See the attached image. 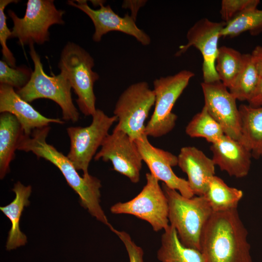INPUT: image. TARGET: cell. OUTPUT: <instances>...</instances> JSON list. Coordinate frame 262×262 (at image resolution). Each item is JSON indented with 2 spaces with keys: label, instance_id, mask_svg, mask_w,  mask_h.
<instances>
[{
  "label": "cell",
  "instance_id": "6da1fadb",
  "mask_svg": "<svg viewBox=\"0 0 262 262\" xmlns=\"http://www.w3.org/2000/svg\"><path fill=\"white\" fill-rule=\"evenodd\" d=\"M49 130L48 126L34 130L30 136L23 134L17 150L32 152L37 158H43L56 166L68 184L79 195L81 205L98 221L110 228L112 225L100 205V180L89 174L80 176L67 156L47 142Z\"/></svg>",
  "mask_w": 262,
  "mask_h": 262
},
{
  "label": "cell",
  "instance_id": "7a4b0ae2",
  "mask_svg": "<svg viewBox=\"0 0 262 262\" xmlns=\"http://www.w3.org/2000/svg\"><path fill=\"white\" fill-rule=\"evenodd\" d=\"M247 234L237 208L213 212L200 238L206 262H253Z\"/></svg>",
  "mask_w": 262,
  "mask_h": 262
},
{
  "label": "cell",
  "instance_id": "277c9868",
  "mask_svg": "<svg viewBox=\"0 0 262 262\" xmlns=\"http://www.w3.org/2000/svg\"><path fill=\"white\" fill-rule=\"evenodd\" d=\"M33 45H29V53L34 64V70L28 83L16 92L29 103L39 98L52 100L61 107L63 119L77 121L79 113L72 101L69 81L62 72L55 76H49L45 72Z\"/></svg>",
  "mask_w": 262,
  "mask_h": 262
},
{
  "label": "cell",
  "instance_id": "2e32d148",
  "mask_svg": "<svg viewBox=\"0 0 262 262\" xmlns=\"http://www.w3.org/2000/svg\"><path fill=\"white\" fill-rule=\"evenodd\" d=\"M0 112L13 115L20 123L26 136L36 129L49 126L50 123L63 124L59 118H48L23 99L11 86L0 84Z\"/></svg>",
  "mask_w": 262,
  "mask_h": 262
},
{
  "label": "cell",
  "instance_id": "1f68e13d",
  "mask_svg": "<svg viewBox=\"0 0 262 262\" xmlns=\"http://www.w3.org/2000/svg\"><path fill=\"white\" fill-rule=\"evenodd\" d=\"M147 0H124L122 7L124 8L130 9L131 11V16L136 20L137 15L139 9L144 6Z\"/></svg>",
  "mask_w": 262,
  "mask_h": 262
},
{
  "label": "cell",
  "instance_id": "30bf717a",
  "mask_svg": "<svg viewBox=\"0 0 262 262\" xmlns=\"http://www.w3.org/2000/svg\"><path fill=\"white\" fill-rule=\"evenodd\" d=\"M92 121L86 127H70L67 132L70 147L67 157L77 170H82L83 175L89 174L88 167L98 148L101 146L113 124L117 121L114 115L109 116L97 109L92 116Z\"/></svg>",
  "mask_w": 262,
  "mask_h": 262
},
{
  "label": "cell",
  "instance_id": "836d02e7",
  "mask_svg": "<svg viewBox=\"0 0 262 262\" xmlns=\"http://www.w3.org/2000/svg\"><path fill=\"white\" fill-rule=\"evenodd\" d=\"M250 54L258 72L262 78V46H256Z\"/></svg>",
  "mask_w": 262,
  "mask_h": 262
},
{
  "label": "cell",
  "instance_id": "603a6c76",
  "mask_svg": "<svg viewBox=\"0 0 262 262\" xmlns=\"http://www.w3.org/2000/svg\"><path fill=\"white\" fill-rule=\"evenodd\" d=\"M204 196L213 212H224L237 209L243 193L241 190L229 186L222 179L214 175Z\"/></svg>",
  "mask_w": 262,
  "mask_h": 262
},
{
  "label": "cell",
  "instance_id": "3957f363",
  "mask_svg": "<svg viewBox=\"0 0 262 262\" xmlns=\"http://www.w3.org/2000/svg\"><path fill=\"white\" fill-rule=\"evenodd\" d=\"M162 188L167 199L168 220L176 229L181 243L200 251L203 229L213 210L205 197H185L163 183Z\"/></svg>",
  "mask_w": 262,
  "mask_h": 262
},
{
  "label": "cell",
  "instance_id": "9c48e42d",
  "mask_svg": "<svg viewBox=\"0 0 262 262\" xmlns=\"http://www.w3.org/2000/svg\"><path fill=\"white\" fill-rule=\"evenodd\" d=\"M146 183L132 199L113 205L110 211L114 214H129L147 221L153 230L159 231L169 225L167 199L159 180L150 172L146 174Z\"/></svg>",
  "mask_w": 262,
  "mask_h": 262
},
{
  "label": "cell",
  "instance_id": "8fae6325",
  "mask_svg": "<svg viewBox=\"0 0 262 262\" xmlns=\"http://www.w3.org/2000/svg\"><path fill=\"white\" fill-rule=\"evenodd\" d=\"M226 25L223 21H213L204 17L196 21L188 31L187 42L181 45L175 55L179 57L190 47H194L201 53L203 58L202 73L204 82L212 83L220 80L215 70V61L219 48L220 33Z\"/></svg>",
  "mask_w": 262,
  "mask_h": 262
},
{
  "label": "cell",
  "instance_id": "8992f818",
  "mask_svg": "<svg viewBox=\"0 0 262 262\" xmlns=\"http://www.w3.org/2000/svg\"><path fill=\"white\" fill-rule=\"evenodd\" d=\"M194 76L192 71L183 70L153 81L155 100L153 113L145 126L147 137H161L173 129L178 117L172 109Z\"/></svg>",
  "mask_w": 262,
  "mask_h": 262
},
{
  "label": "cell",
  "instance_id": "9a60e30c",
  "mask_svg": "<svg viewBox=\"0 0 262 262\" xmlns=\"http://www.w3.org/2000/svg\"><path fill=\"white\" fill-rule=\"evenodd\" d=\"M150 173L168 187L177 190L183 196L191 198L195 195L188 182L178 177L172 167L178 165V157L171 152L153 146L144 133L134 141Z\"/></svg>",
  "mask_w": 262,
  "mask_h": 262
},
{
  "label": "cell",
  "instance_id": "d6a6232c",
  "mask_svg": "<svg viewBox=\"0 0 262 262\" xmlns=\"http://www.w3.org/2000/svg\"><path fill=\"white\" fill-rule=\"evenodd\" d=\"M248 105L254 107H262V78L255 90L253 95L247 101Z\"/></svg>",
  "mask_w": 262,
  "mask_h": 262
},
{
  "label": "cell",
  "instance_id": "ba28073f",
  "mask_svg": "<svg viewBox=\"0 0 262 262\" xmlns=\"http://www.w3.org/2000/svg\"><path fill=\"white\" fill-rule=\"evenodd\" d=\"M155 96L146 82L133 83L120 95L114 114L118 123L115 129L125 132L135 141L144 133L145 122L154 105Z\"/></svg>",
  "mask_w": 262,
  "mask_h": 262
},
{
  "label": "cell",
  "instance_id": "52a82bcc",
  "mask_svg": "<svg viewBox=\"0 0 262 262\" xmlns=\"http://www.w3.org/2000/svg\"><path fill=\"white\" fill-rule=\"evenodd\" d=\"M24 16L20 18L12 10L8 16L13 22L11 38L24 45H42L49 39V27L54 24L64 25L65 11L57 9L53 0H28Z\"/></svg>",
  "mask_w": 262,
  "mask_h": 262
},
{
  "label": "cell",
  "instance_id": "7c38bea8",
  "mask_svg": "<svg viewBox=\"0 0 262 262\" xmlns=\"http://www.w3.org/2000/svg\"><path fill=\"white\" fill-rule=\"evenodd\" d=\"M94 159L110 161L115 171L136 183L140 180L142 158L137 145L125 132L114 129L105 138Z\"/></svg>",
  "mask_w": 262,
  "mask_h": 262
},
{
  "label": "cell",
  "instance_id": "f1b7e54d",
  "mask_svg": "<svg viewBox=\"0 0 262 262\" xmlns=\"http://www.w3.org/2000/svg\"><path fill=\"white\" fill-rule=\"evenodd\" d=\"M18 1L16 0H0V43L1 46V52L4 61L12 67H16V59L6 44L7 39L11 37L12 32L7 27V17L4 10L10 3H17Z\"/></svg>",
  "mask_w": 262,
  "mask_h": 262
},
{
  "label": "cell",
  "instance_id": "d4e9b609",
  "mask_svg": "<svg viewBox=\"0 0 262 262\" xmlns=\"http://www.w3.org/2000/svg\"><path fill=\"white\" fill-rule=\"evenodd\" d=\"M261 78L251 54H243L241 70L229 90L236 100L248 101L256 90Z\"/></svg>",
  "mask_w": 262,
  "mask_h": 262
},
{
  "label": "cell",
  "instance_id": "7402d4cb",
  "mask_svg": "<svg viewBox=\"0 0 262 262\" xmlns=\"http://www.w3.org/2000/svg\"><path fill=\"white\" fill-rule=\"evenodd\" d=\"M161 243L157 252L161 262H206L200 251L181 243L176 229L170 225L164 229Z\"/></svg>",
  "mask_w": 262,
  "mask_h": 262
},
{
  "label": "cell",
  "instance_id": "4316f807",
  "mask_svg": "<svg viewBox=\"0 0 262 262\" xmlns=\"http://www.w3.org/2000/svg\"><path fill=\"white\" fill-rule=\"evenodd\" d=\"M248 32L252 35L262 33V10L251 8L226 23L221 37L233 38Z\"/></svg>",
  "mask_w": 262,
  "mask_h": 262
},
{
  "label": "cell",
  "instance_id": "5bb4252c",
  "mask_svg": "<svg viewBox=\"0 0 262 262\" xmlns=\"http://www.w3.org/2000/svg\"><path fill=\"white\" fill-rule=\"evenodd\" d=\"M204 106L211 115L221 126L224 134L239 141L241 136V120L236 99L220 81L202 82Z\"/></svg>",
  "mask_w": 262,
  "mask_h": 262
},
{
  "label": "cell",
  "instance_id": "ac0fdd59",
  "mask_svg": "<svg viewBox=\"0 0 262 262\" xmlns=\"http://www.w3.org/2000/svg\"><path fill=\"white\" fill-rule=\"evenodd\" d=\"M215 165L229 176L241 178L250 170L252 157L250 152L238 141L224 134L211 147Z\"/></svg>",
  "mask_w": 262,
  "mask_h": 262
},
{
  "label": "cell",
  "instance_id": "5b68a950",
  "mask_svg": "<svg viewBox=\"0 0 262 262\" xmlns=\"http://www.w3.org/2000/svg\"><path fill=\"white\" fill-rule=\"evenodd\" d=\"M94 65V59L87 51L70 42L63 49L58 63L61 72L66 75L78 96L76 102L80 111L85 116H92L97 110L93 86L99 75L92 70Z\"/></svg>",
  "mask_w": 262,
  "mask_h": 262
},
{
  "label": "cell",
  "instance_id": "f546056e",
  "mask_svg": "<svg viewBox=\"0 0 262 262\" xmlns=\"http://www.w3.org/2000/svg\"><path fill=\"white\" fill-rule=\"evenodd\" d=\"M260 3L259 0H222L220 9L222 21L227 23L247 10L257 8Z\"/></svg>",
  "mask_w": 262,
  "mask_h": 262
},
{
  "label": "cell",
  "instance_id": "4dcf8cb0",
  "mask_svg": "<svg viewBox=\"0 0 262 262\" xmlns=\"http://www.w3.org/2000/svg\"><path fill=\"white\" fill-rule=\"evenodd\" d=\"M110 229L123 243L128 254L130 262H144L143 249L134 243L129 233L118 230L113 226Z\"/></svg>",
  "mask_w": 262,
  "mask_h": 262
},
{
  "label": "cell",
  "instance_id": "ffe728a7",
  "mask_svg": "<svg viewBox=\"0 0 262 262\" xmlns=\"http://www.w3.org/2000/svg\"><path fill=\"white\" fill-rule=\"evenodd\" d=\"M241 136L239 142L255 159L262 157V107L242 104L239 107Z\"/></svg>",
  "mask_w": 262,
  "mask_h": 262
},
{
  "label": "cell",
  "instance_id": "d6986e66",
  "mask_svg": "<svg viewBox=\"0 0 262 262\" xmlns=\"http://www.w3.org/2000/svg\"><path fill=\"white\" fill-rule=\"evenodd\" d=\"M16 195L15 199L0 210L11 222V229L6 244L7 250L15 249L25 245L27 237L20 229L19 221L24 208L30 204L29 198L32 192L30 185L25 186L19 181L16 183L13 188Z\"/></svg>",
  "mask_w": 262,
  "mask_h": 262
},
{
  "label": "cell",
  "instance_id": "cb8c5ba5",
  "mask_svg": "<svg viewBox=\"0 0 262 262\" xmlns=\"http://www.w3.org/2000/svg\"><path fill=\"white\" fill-rule=\"evenodd\" d=\"M243 54L227 46L219 48L215 70L221 82L229 89L238 77L243 66Z\"/></svg>",
  "mask_w": 262,
  "mask_h": 262
},
{
  "label": "cell",
  "instance_id": "44dd1931",
  "mask_svg": "<svg viewBox=\"0 0 262 262\" xmlns=\"http://www.w3.org/2000/svg\"><path fill=\"white\" fill-rule=\"evenodd\" d=\"M24 134L22 127L12 114L4 112L0 115V178L10 171V164L15 156L19 141Z\"/></svg>",
  "mask_w": 262,
  "mask_h": 262
},
{
  "label": "cell",
  "instance_id": "83f0119b",
  "mask_svg": "<svg viewBox=\"0 0 262 262\" xmlns=\"http://www.w3.org/2000/svg\"><path fill=\"white\" fill-rule=\"evenodd\" d=\"M33 71L26 66L12 67L4 61H0V84L19 90L29 82Z\"/></svg>",
  "mask_w": 262,
  "mask_h": 262
},
{
  "label": "cell",
  "instance_id": "e0dca14e",
  "mask_svg": "<svg viewBox=\"0 0 262 262\" xmlns=\"http://www.w3.org/2000/svg\"><path fill=\"white\" fill-rule=\"evenodd\" d=\"M178 157V165L188 177L194 195L204 196L211 179L215 175V164L201 150L193 146L182 147Z\"/></svg>",
  "mask_w": 262,
  "mask_h": 262
},
{
  "label": "cell",
  "instance_id": "484cf974",
  "mask_svg": "<svg viewBox=\"0 0 262 262\" xmlns=\"http://www.w3.org/2000/svg\"><path fill=\"white\" fill-rule=\"evenodd\" d=\"M185 132L191 137L203 138L212 144L219 141L225 134L221 126L204 106L188 123Z\"/></svg>",
  "mask_w": 262,
  "mask_h": 262
},
{
  "label": "cell",
  "instance_id": "4fadbf2b",
  "mask_svg": "<svg viewBox=\"0 0 262 262\" xmlns=\"http://www.w3.org/2000/svg\"><path fill=\"white\" fill-rule=\"evenodd\" d=\"M67 3L85 13L92 21L95 32L93 35L94 41H100L104 34L111 31H118L134 37L142 45L150 44L149 36L139 28L135 20L128 13L120 16L114 12L110 5L105 6L101 0L100 8L92 9L85 0H68Z\"/></svg>",
  "mask_w": 262,
  "mask_h": 262
}]
</instances>
